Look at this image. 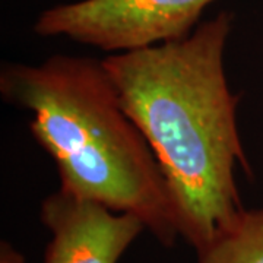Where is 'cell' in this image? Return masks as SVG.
<instances>
[{
	"label": "cell",
	"instance_id": "cell-1",
	"mask_svg": "<svg viewBox=\"0 0 263 263\" xmlns=\"http://www.w3.org/2000/svg\"><path fill=\"white\" fill-rule=\"evenodd\" d=\"M233 15L219 12L187 37L110 53L103 65L124 111L168 186L180 237L199 252L245 212L235 165L249 170L224 51Z\"/></svg>",
	"mask_w": 263,
	"mask_h": 263
},
{
	"label": "cell",
	"instance_id": "cell-2",
	"mask_svg": "<svg viewBox=\"0 0 263 263\" xmlns=\"http://www.w3.org/2000/svg\"><path fill=\"white\" fill-rule=\"evenodd\" d=\"M0 92L32 113L29 130L56 162L62 190L138 216L161 245L174 246L180 231L165 177L103 60L54 54L8 63Z\"/></svg>",
	"mask_w": 263,
	"mask_h": 263
},
{
	"label": "cell",
	"instance_id": "cell-3",
	"mask_svg": "<svg viewBox=\"0 0 263 263\" xmlns=\"http://www.w3.org/2000/svg\"><path fill=\"white\" fill-rule=\"evenodd\" d=\"M215 0H81L41 12L34 31L108 53L187 37Z\"/></svg>",
	"mask_w": 263,
	"mask_h": 263
},
{
	"label": "cell",
	"instance_id": "cell-4",
	"mask_svg": "<svg viewBox=\"0 0 263 263\" xmlns=\"http://www.w3.org/2000/svg\"><path fill=\"white\" fill-rule=\"evenodd\" d=\"M40 218L51 234L44 263H117L146 230L138 216L114 212L62 189L44 199Z\"/></svg>",
	"mask_w": 263,
	"mask_h": 263
},
{
	"label": "cell",
	"instance_id": "cell-5",
	"mask_svg": "<svg viewBox=\"0 0 263 263\" xmlns=\"http://www.w3.org/2000/svg\"><path fill=\"white\" fill-rule=\"evenodd\" d=\"M199 263H263V208L238 216L230 228L197 252Z\"/></svg>",
	"mask_w": 263,
	"mask_h": 263
},
{
	"label": "cell",
	"instance_id": "cell-6",
	"mask_svg": "<svg viewBox=\"0 0 263 263\" xmlns=\"http://www.w3.org/2000/svg\"><path fill=\"white\" fill-rule=\"evenodd\" d=\"M0 263H25V259L9 243L2 241V246H0Z\"/></svg>",
	"mask_w": 263,
	"mask_h": 263
}]
</instances>
